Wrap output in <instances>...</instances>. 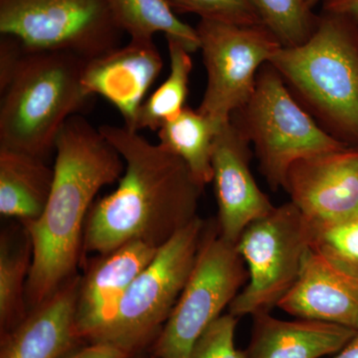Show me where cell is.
<instances>
[{"mask_svg": "<svg viewBox=\"0 0 358 358\" xmlns=\"http://www.w3.org/2000/svg\"><path fill=\"white\" fill-rule=\"evenodd\" d=\"M278 308L301 320L358 329V294L352 279L310 250L293 288Z\"/></svg>", "mask_w": 358, "mask_h": 358, "instance_id": "cell-16", "label": "cell"}, {"mask_svg": "<svg viewBox=\"0 0 358 358\" xmlns=\"http://www.w3.org/2000/svg\"><path fill=\"white\" fill-rule=\"evenodd\" d=\"M261 23L282 47L305 43L317 29L320 15L313 13L307 0H250Z\"/></svg>", "mask_w": 358, "mask_h": 358, "instance_id": "cell-23", "label": "cell"}, {"mask_svg": "<svg viewBox=\"0 0 358 358\" xmlns=\"http://www.w3.org/2000/svg\"><path fill=\"white\" fill-rule=\"evenodd\" d=\"M249 143L231 119L219 129L212 150V183L217 201V227L221 236L233 244H236L250 224L275 208L250 171Z\"/></svg>", "mask_w": 358, "mask_h": 358, "instance_id": "cell-11", "label": "cell"}, {"mask_svg": "<svg viewBox=\"0 0 358 358\" xmlns=\"http://www.w3.org/2000/svg\"><path fill=\"white\" fill-rule=\"evenodd\" d=\"M99 129L121 155L124 171L115 192L94 202L83 252L102 255L133 241L159 248L199 217L204 187L180 157L127 127Z\"/></svg>", "mask_w": 358, "mask_h": 358, "instance_id": "cell-1", "label": "cell"}, {"mask_svg": "<svg viewBox=\"0 0 358 358\" xmlns=\"http://www.w3.org/2000/svg\"><path fill=\"white\" fill-rule=\"evenodd\" d=\"M308 6L310 8H315L317 4L322 3V0H307Z\"/></svg>", "mask_w": 358, "mask_h": 358, "instance_id": "cell-30", "label": "cell"}, {"mask_svg": "<svg viewBox=\"0 0 358 358\" xmlns=\"http://www.w3.org/2000/svg\"><path fill=\"white\" fill-rule=\"evenodd\" d=\"M129 358H141V357H140V355H133V357H129Z\"/></svg>", "mask_w": 358, "mask_h": 358, "instance_id": "cell-31", "label": "cell"}, {"mask_svg": "<svg viewBox=\"0 0 358 358\" xmlns=\"http://www.w3.org/2000/svg\"><path fill=\"white\" fill-rule=\"evenodd\" d=\"M308 223L310 250L341 274L358 279V215L334 222Z\"/></svg>", "mask_w": 358, "mask_h": 358, "instance_id": "cell-24", "label": "cell"}, {"mask_svg": "<svg viewBox=\"0 0 358 358\" xmlns=\"http://www.w3.org/2000/svg\"><path fill=\"white\" fill-rule=\"evenodd\" d=\"M115 24L131 40H154L157 33L180 42L190 53L199 50L196 28L186 24L166 0H106Z\"/></svg>", "mask_w": 358, "mask_h": 358, "instance_id": "cell-21", "label": "cell"}, {"mask_svg": "<svg viewBox=\"0 0 358 358\" xmlns=\"http://www.w3.org/2000/svg\"><path fill=\"white\" fill-rule=\"evenodd\" d=\"M237 319L227 313L214 320L193 346L189 358H245L235 345Z\"/></svg>", "mask_w": 358, "mask_h": 358, "instance_id": "cell-26", "label": "cell"}, {"mask_svg": "<svg viewBox=\"0 0 358 358\" xmlns=\"http://www.w3.org/2000/svg\"><path fill=\"white\" fill-rule=\"evenodd\" d=\"M54 180L44 159L0 147V214L30 223L43 213Z\"/></svg>", "mask_w": 358, "mask_h": 358, "instance_id": "cell-18", "label": "cell"}, {"mask_svg": "<svg viewBox=\"0 0 358 358\" xmlns=\"http://www.w3.org/2000/svg\"><path fill=\"white\" fill-rule=\"evenodd\" d=\"M174 11L192 13L200 20L238 25L262 24L250 0H166Z\"/></svg>", "mask_w": 358, "mask_h": 358, "instance_id": "cell-25", "label": "cell"}, {"mask_svg": "<svg viewBox=\"0 0 358 358\" xmlns=\"http://www.w3.org/2000/svg\"><path fill=\"white\" fill-rule=\"evenodd\" d=\"M253 317L245 358H322L338 353L358 331L317 320H279L270 313Z\"/></svg>", "mask_w": 358, "mask_h": 358, "instance_id": "cell-17", "label": "cell"}, {"mask_svg": "<svg viewBox=\"0 0 358 358\" xmlns=\"http://www.w3.org/2000/svg\"><path fill=\"white\" fill-rule=\"evenodd\" d=\"M54 180L43 213L27 228L32 264L26 286L28 313L76 275L85 224L96 195L119 180L124 162L114 145L81 115L69 117L56 138Z\"/></svg>", "mask_w": 358, "mask_h": 358, "instance_id": "cell-2", "label": "cell"}, {"mask_svg": "<svg viewBox=\"0 0 358 358\" xmlns=\"http://www.w3.org/2000/svg\"><path fill=\"white\" fill-rule=\"evenodd\" d=\"M157 247L129 242L96 257L78 286L75 322L80 341L93 343L114 317L131 285L154 259Z\"/></svg>", "mask_w": 358, "mask_h": 358, "instance_id": "cell-13", "label": "cell"}, {"mask_svg": "<svg viewBox=\"0 0 358 358\" xmlns=\"http://www.w3.org/2000/svg\"><path fill=\"white\" fill-rule=\"evenodd\" d=\"M235 244L224 239L217 223L205 228L192 275L157 336V358H189L193 346L221 317L248 279Z\"/></svg>", "mask_w": 358, "mask_h": 358, "instance_id": "cell-8", "label": "cell"}, {"mask_svg": "<svg viewBox=\"0 0 358 358\" xmlns=\"http://www.w3.org/2000/svg\"><path fill=\"white\" fill-rule=\"evenodd\" d=\"M80 277L75 275L15 329L1 338L0 358H62L78 338L75 313Z\"/></svg>", "mask_w": 358, "mask_h": 358, "instance_id": "cell-15", "label": "cell"}, {"mask_svg": "<svg viewBox=\"0 0 358 358\" xmlns=\"http://www.w3.org/2000/svg\"><path fill=\"white\" fill-rule=\"evenodd\" d=\"M196 31L207 72L206 90L197 110L223 124L249 102L259 70L282 46L263 24L200 20Z\"/></svg>", "mask_w": 358, "mask_h": 358, "instance_id": "cell-10", "label": "cell"}, {"mask_svg": "<svg viewBox=\"0 0 358 358\" xmlns=\"http://www.w3.org/2000/svg\"><path fill=\"white\" fill-rule=\"evenodd\" d=\"M171 71L169 77L141 106L136 131H159L164 122L173 119L185 109L189 91L192 59L190 52L180 42L166 37Z\"/></svg>", "mask_w": 358, "mask_h": 358, "instance_id": "cell-22", "label": "cell"}, {"mask_svg": "<svg viewBox=\"0 0 358 358\" xmlns=\"http://www.w3.org/2000/svg\"><path fill=\"white\" fill-rule=\"evenodd\" d=\"M32 242L24 224L0 237V331L1 338L27 317L26 286L32 264Z\"/></svg>", "mask_w": 358, "mask_h": 358, "instance_id": "cell-19", "label": "cell"}, {"mask_svg": "<svg viewBox=\"0 0 358 358\" xmlns=\"http://www.w3.org/2000/svg\"><path fill=\"white\" fill-rule=\"evenodd\" d=\"M248 282L229 306L234 317L270 313L293 288L310 250V229L296 205L275 207L250 224L235 244Z\"/></svg>", "mask_w": 358, "mask_h": 358, "instance_id": "cell-7", "label": "cell"}, {"mask_svg": "<svg viewBox=\"0 0 358 358\" xmlns=\"http://www.w3.org/2000/svg\"><path fill=\"white\" fill-rule=\"evenodd\" d=\"M205 228L197 217L157 249L93 343H110L134 355L159 336L192 275Z\"/></svg>", "mask_w": 358, "mask_h": 358, "instance_id": "cell-6", "label": "cell"}, {"mask_svg": "<svg viewBox=\"0 0 358 358\" xmlns=\"http://www.w3.org/2000/svg\"><path fill=\"white\" fill-rule=\"evenodd\" d=\"M221 126L199 110L185 107L160 127L159 143L180 157L197 182L205 187L212 182V150Z\"/></svg>", "mask_w": 358, "mask_h": 358, "instance_id": "cell-20", "label": "cell"}, {"mask_svg": "<svg viewBox=\"0 0 358 358\" xmlns=\"http://www.w3.org/2000/svg\"><path fill=\"white\" fill-rule=\"evenodd\" d=\"M86 62L65 52L26 49L0 89V147L42 159L54 150L63 124L91 101L82 84Z\"/></svg>", "mask_w": 358, "mask_h": 358, "instance_id": "cell-4", "label": "cell"}, {"mask_svg": "<svg viewBox=\"0 0 358 358\" xmlns=\"http://www.w3.org/2000/svg\"><path fill=\"white\" fill-rule=\"evenodd\" d=\"M333 358H358V331L350 343L336 353Z\"/></svg>", "mask_w": 358, "mask_h": 358, "instance_id": "cell-29", "label": "cell"}, {"mask_svg": "<svg viewBox=\"0 0 358 358\" xmlns=\"http://www.w3.org/2000/svg\"><path fill=\"white\" fill-rule=\"evenodd\" d=\"M133 355L110 343H89L81 350L71 352L62 358H129Z\"/></svg>", "mask_w": 358, "mask_h": 358, "instance_id": "cell-27", "label": "cell"}, {"mask_svg": "<svg viewBox=\"0 0 358 358\" xmlns=\"http://www.w3.org/2000/svg\"><path fill=\"white\" fill-rule=\"evenodd\" d=\"M0 33L29 51L90 60L121 46L122 32L106 0H0Z\"/></svg>", "mask_w": 358, "mask_h": 358, "instance_id": "cell-9", "label": "cell"}, {"mask_svg": "<svg viewBox=\"0 0 358 358\" xmlns=\"http://www.w3.org/2000/svg\"><path fill=\"white\" fill-rule=\"evenodd\" d=\"M232 121L253 143L259 169L273 192L285 189L289 169L299 160L350 148L303 109L268 62L259 70L249 102Z\"/></svg>", "mask_w": 358, "mask_h": 358, "instance_id": "cell-5", "label": "cell"}, {"mask_svg": "<svg viewBox=\"0 0 358 358\" xmlns=\"http://www.w3.org/2000/svg\"><path fill=\"white\" fill-rule=\"evenodd\" d=\"M162 67L164 61L154 40H129L124 46L87 60L82 84L90 96H103L112 103L124 126L136 131L145 96Z\"/></svg>", "mask_w": 358, "mask_h": 358, "instance_id": "cell-14", "label": "cell"}, {"mask_svg": "<svg viewBox=\"0 0 358 358\" xmlns=\"http://www.w3.org/2000/svg\"><path fill=\"white\" fill-rule=\"evenodd\" d=\"M292 95L327 133L358 148V26L320 14L305 43L281 47L268 61Z\"/></svg>", "mask_w": 358, "mask_h": 358, "instance_id": "cell-3", "label": "cell"}, {"mask_svg": "<svg viewBox=\"0 0 358 358\" xmlns=\"http://www.w3.org/2000/svg\"><path fill=\"white\" fill-rule=\"evenodd\" d=\"M285 190L308 222H334L358 215V148L299 160Z\"/></svg>", "mask_w": 358, "mask_h": 358, "instance_id": "cell-12", "label": "cell"}, {"mask_svg": "<svg viewBox=\"0 0 358 358\" xmlns=\"http://www.w3.org/2000/svg\"><path fill=\"white\" fill-rule=\"evenodd\" d=\"M322 13L343 16L358 26V0H322Z\"/></svg>", "mask_w": 358, "mask_h": 358, "instance_id": "cell-28", "label": "cell"}]
</instances>
